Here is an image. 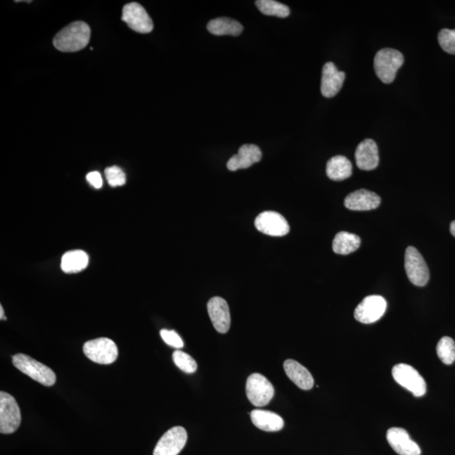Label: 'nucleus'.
Wrapping results in <instances>:
<instances>
[{
    "instance_id": "obj_1",
    "label": "nucleus",
    "mask_w": 455,
    "mask_h": 455,
    "mask_svg": "<svg viewBox=\"0 0 455 455\" xmlns=\"http://www.w3.org/2000/svg\"><path fill=\"white\" fill-rule=\"evenodd\" d=\"M90 28L83 21H75L60 31L54 39V45L60 52H74L82 50L89 43Z\"/></svg>"
},
{
    "instance_id": "obj_2",
    "label": "nucleus",
    "mask_w": 455,
    "mask_h": 455,
    "mask_svg": "<svg viewBox=\"0 0 455 455\" xmlns=\"http://www.w3.org/2000/svg\"><path fill=\"white\" fill-rule=\"evenodd\" d=\"M403 63L404 57L401 52L392 48L382 49L374 58L376 75L385 84H390L396 78L397 71Z\"/></svg>"
},
{
    "instance_id": "obj_3",
    "label": "nucleus",
    "mask_w": 455,
    "mask_h": 455,
    "mask_svg": "<svg viewBox=\"0 0 455 455\" xmlns=\"http://www.w3.org/2000/svg\"><path fill=\"white\" fill-rule=\"evenodd\" d=\"M12 363L17 370L41 385L52 386L56 382L54 372L45 364L37 362L31 357L19 353V355L13 356Z\"/></svg>"
},
{
    "instance_id": "obj_4",
    "label": "nucleus",
    "mask_w": 455,
    "mask_h": 455,
    "mask_svg": "<svg viewBox=\"0 0 455 455\" xmlns=\"http://www.w3.org/2000/svg\"><path fill=\"white\" fill-rule=\"evenodd\" d=\"M83 352L89 359L99 364H111L118 357V348L115 342L107 337L86 341Z\"/></svg>"
},
{
    "instance_id": "obj_5",
    "label": "nucleus",
    "mask_w": 455,
    "mask_h": 455,
    "mask_svg": "<svg viewBox=\"0 0 455 455\" xmlns=\"http://www.w3.org/2000/svg\"><path fill=\"white\" fill-rule=\"evenodd\" d=\"M275 394L274 387L268 379L260 374L249 376L246 381V396L255 407L262 408L269 404Z\"/></svg>"
},
{
    "instance_id": "obj_6",
    "label": "nucleus",
    "mask_w": 455,
    "mask_h": 455,
    "mask_svg": "<svg viewBox=\"0 0 455 455\" xmlns=\"http://www.w3.org/2000/svg\"><path fill=\"white\" fill-rule=\"evenodd\" d=\"M21 423V410L12 396L0 392V432L10 434L16 432Z\"/></svg>"
},
{
    "instance_id": "obj_7",
    "label": "nucleus",
    "mask_w": 455,
    "mask_h": 455,
    "mask_svg": "<svg viewBox=\"0 0 455 455\" xmlns=\"http://www.w3.org/2000/svg\"><path fill=\"white\" fill-rule=\"evenodd\" d=\"M392 375L399 385L409 390L416 397H421L426 394V382L419 371L411 366L405 363L397 364L393 368Z\"/></svg>"
},
{
    "instance_id": "obj_8",
    "label": "nucleus",
    "mask_w": 455,
    "mask_h": 455,
    "mask_svg": "<svg viewBox=\"0 0 455 455\" xmlns=\"http://www.w3.org/2000/svg\"><path fill=\"white\" fill-rule=\"evenodd\" d=\"M405 269L411 283L419 287H423L430 281L427 263L415 247L409 246L405 251Z\"/></svg>"
},
{
    "instance_id": "obj_9",
    "label": "nucleus",
    "mask_w": 455,
    "mask_h": 455,
    "mask_svg": "<svg viewBox=\"0 0 455 455\" xmlns=\"http://www.w3.org/2000/svg\"><path fill=\"white\" fill-rule=\"evenodd\" d=\"M386 308V301L382 296H368L356 308L355 317L363 324H372L385 315Z\"/></svg>"
},
{
    "instance_id": "obj_10",
    "label": "nucleus",
    "mask_w": 455,
    "mask_h": 455,
    "mask_svg": "<svg viewBox=\"0 0 455 455\" xmlns=\"http://www.w3.org/2000/svg\"><path fill=\"white\" fill-rule=\"evenodd\" d=\"M122 20L133 31L138 33H149L154 29L151 18L138 3H129L123 7Z\"/></svg>"
},
{
    "instance_id": "obj_11",
    "label": "nucleus",
    "mask_w": 455,
    "mask_h": 455,
    "mask_svg": "<svg viewBox=\"0 0 455 455\" xmlns=\"http://www.w3.org/2000/svg\"><path fill=\"white\" fill-rule=\"evenodd\" d=\"M187 432L182 427H174L168 430L159 440L154 455H178L185 447Z\"/></svg>"
},
{
    "instance_id": "obj_12",
    "label": "nucleus",
    "mask_w": 455,
    "mask_h": 455,
    "mask_svg": "<svg viewBox=\"0 0 455 455\" xmlns=\"http://www.w3.org/2000/svg\"><path fill=\"white\" fill-rule=\"evenodd\" d=\"M255 225L257 231L270 236H284L290 231L285 218L280 213L273 211H266L259 214L255 220Z\"/></svg>"
},
{
    "instance_id": "obj_13",
    "label": "nucleus",
    "mask_w": 455,
    "mask_h": 455,
    "mask_svg": "<svg viewBox=\"0 0 455 455\" xmlns=\"http://www.w3.org/2000/svg\"><path fill=\"white\" fill-rule=\"evenodd\" d=\"M386 438L390 447L399 455H421L422 453L419 445L413 441L403 428H390Z\"/></svg>"
},
{
    "instance_id": "obj_14",
    "label": "nucleus",
    "mask_w": 455,
    "mask_h": 455,
    "mask_svg": "<svg viewBox=\"0 0 455 455\" xmlns=\"http://www.w3.org/2000/svg\"><path fill=\"white\" fill-rule=\"evenodd\" d=\"M208 311L212 324L218 332L227 333L231 327V312L226 301L220 297H213L209 301Z\"/></svg>"
},
{
    "instance_id": "obj_15",
    "label": "nucleus",
    "mask_w": 455,
    "mask_h": 455,
    "mask_svg": "<svg viewBox=\"0 0 455 455\" xmlns=\"http://www.w3.org/2000/svg\"><path fill=\"white\" fill-rule=\"evenodd\" d=\"M345 78V73L338 70L332 62L326 63L322 70V96L332 98L337 95L343 85Z\"/></svg>"
},
{
    "instance_id": "obj_16",
    "label": "nucleus",
    "mask_w": 455,
    "mask_h": 455,
    "mask_svg": "<svg viewBox=\"0 0 455 455\" xmlns=\"http://www.w3.org/2000/svg\"><path fill=\"white\" fill-rule=\"evenodd\" d=\"M381 198L373 191L361 189L353 191L345 198L346 208L352 211H370L381 205Z\"/></svg>"
},
{
    "instance_id": "obj_17",
    "label": "nucleus",
    "mask_w": 455,
    "mask_h": 455,
    "mask_svg": "<svg viewBox=\"0 0 455 455\" xmlns=\"http://www.w3.org/2000/svg\"><path fill=\"white\" fill-rule=\"evenodd\" d=\"M262 157V150L258 146L244 145L239 149L238 154L229 159L227 168L231 171L247 169L255 163L260 162Z\"/></svg>"
},
{
    "instance_id": "obj_18",
    "label": "nucleus",
    "mask_w": 455,
    "mask_h": 455,
    "mask_svg": "<svg viewBox=\"0 0 455 455\" xmlns=\"http://www.w3.org/2000/svg\"><path fill=\"white\" fill-rule=\"evenodd\" d=\"M357 165L363 171H372L377 168L379 162V149L376 142L372 139H366L356 149Z\"/></svg>"
},
{
    "instance_id": "obj_19",
    "label": "nucleus",
    "mask_w": 455,
    "mask_h": 455,
    "mask_svg": "<svg viewBox=\"0 0 455 455\" xmlns=\"http://www.w3.org/2000/svg\"><path fill=\"white\" fill-rule=\"evenodd\" d=\"M286 374L299 388L309 390L313 388L314 379L310 371L295 360H286L284 364Z\"/></svg>"
},
{
    "instance_id": "obj_20",
    "label": "nucleus",
    "mask_w": 455,
    "mask_h": 455,
    "mask_svg": "<svg viewBox=\"0 0 455 455\" xmlns=\"http://www.w3.org/2000/svg\"><path fill=\"white\" fill-rule=\"evenodd\" d=\"M251 422L259 430L265 432H277L283 430L284 419L279 415L266 410H253L250 413Z\"/></svg>"
},
{
    "instance_id": "obj_21",
    "label": "nucleus",
    "mask_w": 455,
    "mask_h": 455,
    "mask_svg": "<svg viewBox=\"0 0 455 455\" xmlns=\"http://www.w3.org/2000/svg\"><path fill=\"white\" fill-rule=\"evenodd\" d=\"M209 32L215 36H240L243 32V25L239 21L227 17L213 19L209 22Z\"/></svg>"
},
{
    "instance_id": "obj_22",
    "label": "nucleus",
    "mask_w": 455,
    "mask_h": 455,
    "mask_svg": "<svg viewBox=\"0 0 455 455\" xmlns=\"http://www.w3.org/2000/svg\"><path fill=\"white\" fill-rule=\"evenodd\" d=\"M352 173V165L347 157L337 156L327 162L326 175L330 180L339 182L349 178Z\"/></svg>"
},
{
    "instance_id": "obj_23",
    "label": "nucleus",
    "mask_w": 455,
    "mask_h": 455,
    "mask_svg": "<svg viewBox=\"0 0 455 455\" xmlns=\"http://www.w3.org/2000/svg\"><path fill=\"white\" fill-rule=\"evenodd\" d=\"M89 257L85 251L81 250L66 252L63 255L61 268L66 273H75L87 268Z\"/></svg>"
},
{
    "instance_id": "obj_24",
    "label": "nucleus",
    "mask_w": 455,
    "mask_h": 455,
    "mask_svg": "<svg viewBox=\"0 0 455 455\" xmlns=\"http://www.w3.org/2000/svg\"><path fill=\"white\" fill-rule=\"evenodd\" d=\"M361 244L359 236L348 232H339L335 236L332 249L335 253L348 255L359 249Z\"/></svg>"
},
{
    "instance_id": "obj_25",
    "label": "nucleus",
    "mask_w": 455,
    "mask_h": 455,
    "mask_svg": "<svg viewBox=\"0 0 455 455\" xmlns=\"http://www.w3.org/2000/svg\"><path fill=\"white\" fill-rule=\"evenodd\" d=\"M255 6L266 16L286 18L290 14V10L287 6L274 0H258L255 1Z\"/></svg>"
},
{
    "instance_id": "obj_26",
    "label": "nucleus",
    "mask_w": 455,
    "mask_h": 455,
    "mask_svg": "<svg viewBox=\"0 0 455 455\" xmlns=\"http://www.w3.org/2000/svg\"><path fill=\"white\" fill-rule=\"evenodd\" d=\"M437 355L440 360L447 366L455 361V342L452 338L443 337L437 345Z\"/></svg>"
},
{
    "instance_id": "obj_27",
    "label": "nucleus",
    "mask_w": 455,
    "mask_h": 455,
    "mask_svg": "<svg viewBox=\"0 0 455 455\" xmlns=\"http://www.w3.org/2000/svg\"><path fill=\"white\" fill-rule=\"evenodd\" d=\"M172 359L176 366L187 374H193L197 370L198 364L193 357L180 350H176L173 352Z\"/></svg>"
},
{
    "instance_id": "obj_28",
    "label": "nucleus",
    "mask_w": 455,
    "mask_h": 455,
    "mask_svg": "<svg viewBox=\"0 0 455 455\" xmlns=\"http://www.w3.org/2000/svg\"><path fill=\"white\" fill-rule=\"evenodd\" d=\"M438 41L443 51L455 54V30L443 29L438 34Z\"/></svg>"
},
{
    "instance_id": "obj_29",
    "label": "nucleus",
    "mask_w": 455,
    "mask_h": 455,
    "mask_svg": "<svg viewBox=\"0 0 455 455\" xmlns=\"http://www.w3.org/2000/svg\"><path fill=\"white\" fill-rule=\"evenodd\" d=\"M105 175L109 185L112 187H122L126 184V175L118 167H108L105 171Z\"/></svg>"
},
{
    "instance_id": "obj_30",
    "label": "nucleus",
    "mask_w": 455,
    "mask_h": 455,
    "mask_svg": "<svg viewBox=\"0 0 455 455\" xmlns=\"http://www.w3.org/2000/svg\"><path fill=\"white\" fill-rule=\"evenodd\" d=\"M160 336L169 346L176 349L182 348L184 342L178 333L173 330L163 329L160 330Z\"/></svg>"
},
{
    "instance_id": "obj_31",
    "label": "nucleus",
    "mask_w": 455,
    "mask_h": 455,
    "mask_svg": "<svg viewBox=\"0 0 455 455\" xmlns=\"http://www.w3.org/2000/svg\"><path fill=\"white\" fill-rule=\"evenodd\" d=\"M86 180L92 187L96 188V189H100L103 185V178L99 172L92 171L89 172L87 176H86Z\"/></svg>"
},
{
    "instance_id": "obj_32",
    "label": "nucleus",
    "mask_w": 455,
    "mask_h": 455,
    "mask_svg": "<svg viewBox=\"0 0 455 455\" xmlns=\"http://www.w3.org/2000/svg\"><path fill=\"white\" fill-rule=\"evenodd\" d=\"M0 319H3V321H6V317H5V311H3V306H0Z\"/></svg>"
},
{
    "instance_id": "obj_33",
    "label": "nucleus",
    "mask_w": 455,
    "mask_h": 455,
    "mask_svg": "<svg viewBox=\"0 0 455 455\" xmlns=\"http://www.w3.org/2000/svg\"><path fill=\"white\" fill-rule=\"evenodd\" d=\"M450 231H451V234H452L455 237V221L451 223Z\"/></svg>"
}]
</instances>
